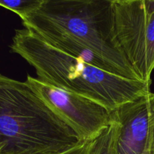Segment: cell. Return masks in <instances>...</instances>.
<instances>
[{"label": "cell", "mask_w": 154, "mask_h": 154, "mask_svg": "<svg viewBox=\"0 0 154 154\" xmlns=\"http://www.w3.org/2000/svg\"><path fill=\"white\" fill-rule=\"evenodd\" d=\"M81 141L26 84L0 74L2 154H57Z\"/></svg>", "instance_id": "obj_2"}, {"label": "cell", "mask_w": 154, "mask_h": 154, "mask_svg": "<svg viewBox=\"0 0 154 154\" xmlns=\"http://www.w3.org/2000/svg\"><path fill=\"white\" fill-rule=\"evenodd\" d=\"M25 82L80 141H93L111 123V111L99 102L60 90L29 75Z\"/></svg>", "instance_id": "obj_5"}, {"label": "cell", "mask_w": 154, "mask_h": 154, "mask_svg": "<svg viewBox=\"0 0 154 154\" xmlns=\"http://www.w3.org/2000/svg\"><path fill=\"white\" fill-rule=\"evenodd\" d=\"M117 154H154V93L149 92L111 112Z\"/></svg>", "instance_id": "obj_6"}, {"label": "cell", "mask_w": 154, "mask_h": 154, "mask_svg": "<svg viewBox=\"0 0 154 154\" xmlns=\"http://www.w3.org/2000/svg\"><path fill=\"white\" fill-rule=\"evenodd\" d=\"M117 41L126 59L143 81L154 70V2L114 0Z\"/></svg>", "instance_id": "obj_4"}, {"label": "cell", "mask_w": 154, "mask_h": 154, "mask_svg": "<svg viewBox=\"0 0 154 154\" xmlns=\"http://www.w3.org/2000/svg\"><path fill=\"white\" fill-rule=\"evenodd\" d=\"M89 154H117L116 124L112 120L109 126L93 140Z\"/></svg>", "instance_id": "obj_8"}, {"label": "cell", "mask_w": 154, "mask_h": 154, "mask_svg": "<svg viewBox=\"0 0 154 154\" xmlns=\"http://www.w3.org/2000/svg\"><path fill=\"white\" fill-rule=\"evenodd\" d=\"M11 49L36 72L39 81L89 98L114 111L150 92L151 81L129 79L56 49L27 29H18Z\"/></svg>", "instance_id": "obj_1"}, {"label": "cell", "mask_w": 154, "mask_h": 154, "mask_svg": "<svg viewBox=\"0 0 154 154\" xmlns=\"http://www.w3.org/2000/svg\"><path fill=\"white\" fill-rule=\"evenodd\" d=\"M21 20L25 28L42 25L64 32L99 54L115 75L141 80L117 41L114 0H44Z\"/></svg>", "instance_id": "obj_3"}, {"label": "cell", "mask_w": 154, "mask_h": 154, "mask_svg": "<svg viewBox=\"0 0 154 154\" xmlns=\"http://www.w3.org/2000/svg\"><path fill=\"white\" fill-rule=\"evenodd\" d=\"M93 141H81L69 150L57 154H89L91 149Z\"/></svg>", "instance_id": "obj_10"}, {"label": "cell", "mask_w": 154, "mask_h": 154, "mask_svg": "<svg viewBox=\"0 0 154 154\" xmlns=\"http://www.w3.org/2000/svg\"><path fill=\"white\" fill-rule=\"evenodd\" d=\"M26 29L37 35L42 40L56 49L88 64L114 74L111 66L99 54L64 32L42 25L31 26L26 27Z\"/></svg>", "instance_id": "obj_7"}, {"label": "cell", "mask_w": 154, "mask_h": 154, "mask_svg": "<svg viewBox=\"0 0 154 154\" xmlns=\"http://www.w3.org/2000/svg\"><path fill=\"white\" fill-rule=\"evenodd\" d=\"M149 2H154V0H147Z\"/></svg>", "instance_id": "obj_12"}, {"label": "cell", "mask_w": 154, "mask_h": 154, "mask_svg": "<svg viewBox=\"0 0 154 154\" xmlns=\"http://www.w3.org/2000/svg\"><path fill=\"white\" fill-rule=\"evenodd\" d=\"M44 0H0V6L14 12L21 19L37 10Z\"/></svg>", "instance_id": "obj_9"}, {"label": "cell", "mask_w": 154, "mask_h": 154, "mask_svg": "<svg viewBox=\"0 0 154 154\" xmlns=\"http://www.w3.org/2000/svg\"><path fill=\"white\" fill-rule=\"evenodd\" d=\"M0 154H2V147H0Z\"/></svg>", "instance_id": "obj_11"}]
</instances>
